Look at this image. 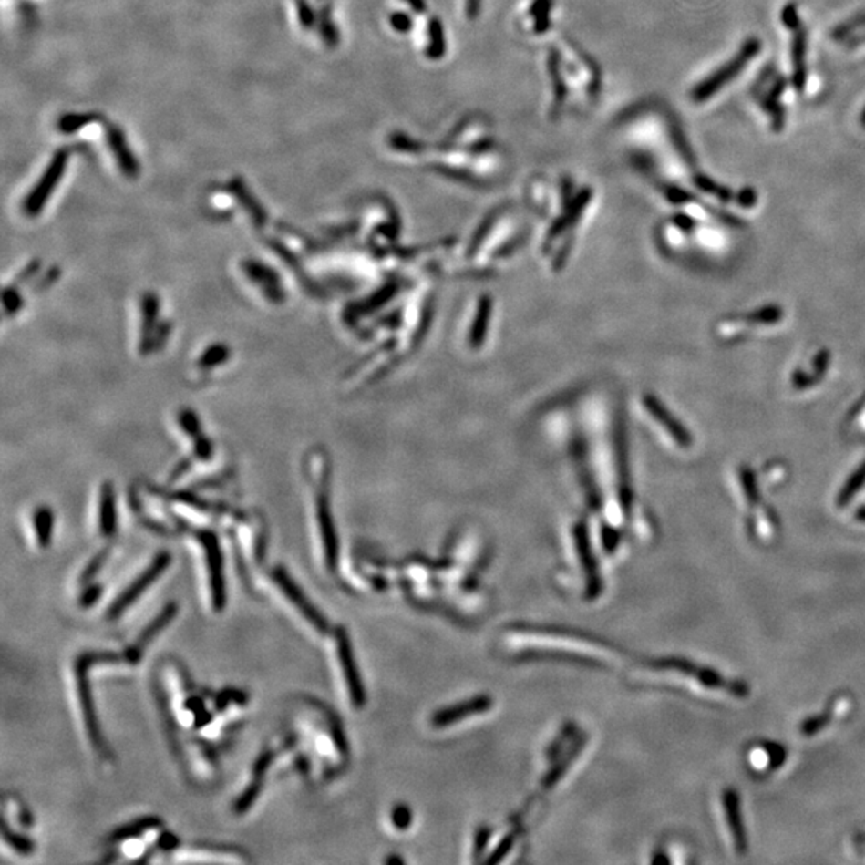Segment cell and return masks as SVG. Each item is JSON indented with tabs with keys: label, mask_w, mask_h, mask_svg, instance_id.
<instances>
[{
	"label": "cell",
	"mask_w": 865,
	"mask_h": 865,
	"mask_svg": "<svg viewBox=\"0 0 865 865\" xmlns=\"http://www.w3.org/2000/svg\"><path fill=\"white\" fill-rule=\"evenodd\" d=\"M169 564H170V555L166 553V551L156 556V560L145 569V572L139 575V577H137V579L133 581L132 585L126 588V590L120 593L119 598L111 604V608L108 611V617H109V619H118V617L124 614L127 609L130 608L133 602H137L139 596L145 593L146 590L151 587L154 582L158 581Z\"/></svg>",
	"instance_id": "cell-1"
},
{
	"label": "cell",
	"mask_w": 865,
	"mask_h": 865,
	"mask_svg": "<svg viewBox=\"0 0 865 865\" xmlns=\"http://www.w3.org/2000/svg\"><path fill=\"white\" fill-rule=\"evenodd\" d=\"M199 542L202 545L209 569V583H211V606L220 613L225 608L226 587L225 574H223V558L220 551L219 541L211 532H201Z\"/></svg>",
	"instance_id": "cell-2"
},
{
	"label": "cell",
	"mask_w": 865,
	"mask_h": 865,
	"mask_svg": "<svg viewBox=\"0 0 865 865\" xmlns=\"http://www.w3.org/2000/svg\"><path fill=\"white\" fill-rule=\"evenodd\" d=\"M97 661H99V655L87 654L80 657L77 665H76V676H77L80 708H82V716H84V723H86L87 733L90 736L95 748L99 750L103 746V739H101V734H99L98 721H97L95 710H93L92 694H90V686H88V680H87V670H88V667H92Z\"/></svg>",
	"instance_id": "cell-3"
},
{
	"label": "cell",
	"mask_w": 865,
	"mask_h": 865,
	"mask_svg": "<svg viewBox=\"0 0 865 865\" xmlns=\"http://www.w3.org/2000/svg\"><path fill=\"white\" fill-rule=\"evenodd\" d=\"M273 579L276 582L283 592H284L287 600L298 609V613L304 615L306 621L310 622L317 632H325L327 630V622L323 615L317 613L316 608L311 604L310 600L304 596V592L298 588L297 583L292 581L284 569H274L273 571Z\"/></svg>",
	"instance_id": "cell-4"
},
{
	"label": "cell",
	"mask_w": 865,
	"mask_h": 865,
	"mask_svg": "<svg viewBox=\"0 0 865 865\" xmlns=\"http://www.w3.org/2000/svg\"><path fill=\"white\" fill-rule=\"evenodd\" d=\"M338 659H340V665H342V670H344L345 680H346V685H348V691H350V697L353 700L355 705H363L364 702V693L363 686H361V680L356 674V665H355V661H353V654H351L350 644H348V638L345 636V633H338Z\"/></svg>",
	"instance_id": "cell-5"
},
{
	"label": "cell",
	"mask_w": 865,
	"mask_h": 865,
	"mask_svg": "<svg viewBox=\"0 0 865 865\" xmlns=\"http://www.w3.org/2000/svg\"><path fill=\"white\" fill-rule=\"evenodd\" d=\"M175 613H177V606H175V604H169V606L162 609V613L156 617V621H152L151 623L145 628V632L141 633L139 641L135 643V646L130 649V653H132L133 657H135L137 661H139V655L143 653L146 644H148L162 628L169 625V622L172 621Z\"/></svg>",
	"instance_id": "cell-6"
},
{
	"label": "cell",
	"mask_w": 865,
	"mask_h": 865,
	"mask_svg": "<svg viewBox=\"0 0 865 865\" xmlns=\"http://www.w3.org/2000/svg\"><path fill=\"white\" fill-rule=\"evenodd\" d=\"M99 529L101 534L113 535L116 529V510H114L113 492L105 488L99 500Z\"/></svg>",
	"instance_id": "cell-7"
},
{
	"label": "cell",
	"mask_w": 865,
	"mask_h": 865,
	"mask_svg": "<svg viewBox=\"0 0 865 865\" xmlns=\"http://www.w3.org/2000/svg\"><path fill=\"white\" fill-rule=\"evenodd\" d=\"M755 50H758V46H755V44H752V46H748V50H746V52L740 55L737 60L734 61L733 65H729V67L725 69V73H720L718 76H716V77H714V79L710 80L707 86L704 87V88L700 90V98H707L705 95H710V93L714 92V90H716L718 82H725V80L729 79V77H733L734 74H737V69H740L742 65H746L747 60H748V57H750V55H752Z\"/></svg>",
	"instance_id": "cell-8"
},
{
	"label": "cell",
	"mask_w": 865,
	"mask_h": 865,
	"mask_svg": "<svg viewBox=\"0 0 865 865\" xmlns=\"http://www.w3.org/2000/svg\"><path fill=\"white\" fill-rule=\"evenodd\" d=\"M34 529L40 547H46L52 539L53 513L48 509H40L34 515Z\"/></svg>",
	"instance_id": "cell-9"
},
{
	"label": "cell",
	"mask_w": 865,
	"mask_h": 865,
	"mask_svg": "<svg viewBox=\"0 0 865 865\" xmlns=\"http://www.w3.org/2000/svg\"><path fill=\"white\" fill-rule=\"evenodd\" d=\"M160 826V820L156 819V818H145V819L137 820L133 822L130 826L122 827L118 832H114V839H130L139 837V833L145 832V830H149V829H156V827Z\"/></svg>",
	"instance_id": "cell-10"
},
{
	"label": "cell",
	"mask_w": 865,
	"mask_h": 865,
	"mask_svg": "<svg viewBox=\"0 0 865 865\" xmlns=\"http://www.w3.org/2000/svg\"><path fill=\"white\" fill-rule=\"evenodd\" d=\"M260 790H262L260 777H253V782H252L251 786L247 787V790H245V792L241 795V798L238 799L236 811H238V813L247 811V809L251 808L252 803H253V799L257 798Z\"/></svg>",
	"instance_id": "cell-11"
},
{
	"label": "cell",
	"mask_w": 865,
	"mask_h": 865,
	"mask_svg": "<svg viewBox=\"0 0 865 865\" xmlns=\"http://www.w3.org/2000/svg\"><path fill=\"white\" fill-rule=\"evenodd\" d=\"M4 839H7L8 843L14 846L16 851L23 852V854H29L33 851V843L25 837L8 832V827L5 824H4Z\"/></svg>",
	"instance_id": "cell-12"
},
{
	"label": "cell",
	"mask_w": 865,
	"mask_h": 865,
	"mask_svg": "<svg viewBox=\"0 0 865 865\" xmlns=\"http://www.w3.org/2000/svg\"><path fill=\"white\" fill-rule=\"evenodd\" d=\"M177 845H179V839L170 832L162 833V835L159 837V846H160L162 850H166V851L173 850Z\"/></svg>",
	"instance_id": "cell-13"
},
{
	"label": "cell",
	"mask_w": 865,
	"mask_h": 865,
	"mask_svg": "<svg viewBox=\"0 0 865 865\" xmlns=\"http://www.w3.org/2000/svg\"><path fill=\"white\" fill-rule=\"evenodd\" d=\"M103 560H105V553H101V555L97 556V560H95V561H93L92 564L87 568L86 572H84L82 581H90V579H93V577L97 575V572H98L99 566H101Z\"/></svg>",
	"instance_id": "cell-14"
},
{
	"label": "cell",
	"mask_w": 865,
	"mask_h": 865,
	"mask_svg": "<svg viewBox=\"0 0 865 865\" xmlns=\"http://www.w3.org/2000/svg\"><path fill=\"white\" fill-rule=\"evenodd\" d=\"M99 593H101V588L99 587L88 588L86 593H84V596H82V604H84V606H92L93 602L98 600Z\"/></svg>",
	"instance_id": "cell-15"
}]
</instances>
